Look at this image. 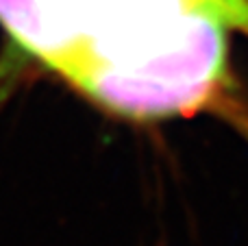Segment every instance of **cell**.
Instances as JSON below:
<instances>
[{
  "label": "cell",
  "instance_id": "6da1fadb",
  "mask_svg": "<svg viewBox=\"0 0 248 246\" xmlns=\"http://www.w3.org/2000/svg\"><path fill=\"white\" fill-rule=\"evenodd\" d=\"M0 26L98 107L159 120L218 98L248 0H0Z\"/></svg>",
  "mask_w": 248,
  "mask_h": 246
}]
</instances>
